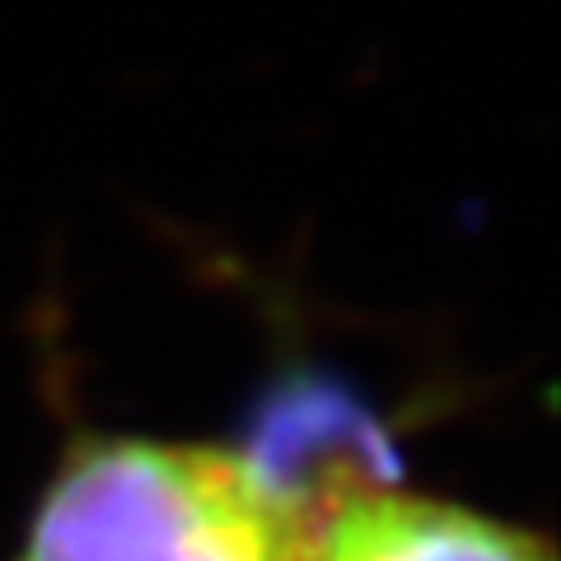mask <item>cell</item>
I'll list each match as a JSON object with an SVG mask.
<instances>
[{"instance_id":"6da1fadb","label":"cell","mask_w":561,"mask_h":561,"mask_svg":"<svg viewBox=\"0 0 561 561\" xmlns=\"http://www.w3.org/2000/svg\"><path fill=\"white\" fill-rule=\"evenodd\" d=\"M323 515L249 449L90 435L51 472L14 561H309Z\"/></svg>"},{"instance_id":"7a4b0ae2","label":"cell","mask_w":561,"mask_h":561,"mask_svg":"<svg viewBox=\"0 0 561 561\" xmlns=\"http://www.w3.org/2000/svg\"><path fill=\"white\" fill-rule=\"evenodd\" d=\"M309 561H552V548L468 505L356 486L319 519Z\"/></svg>"}]
</instances>
